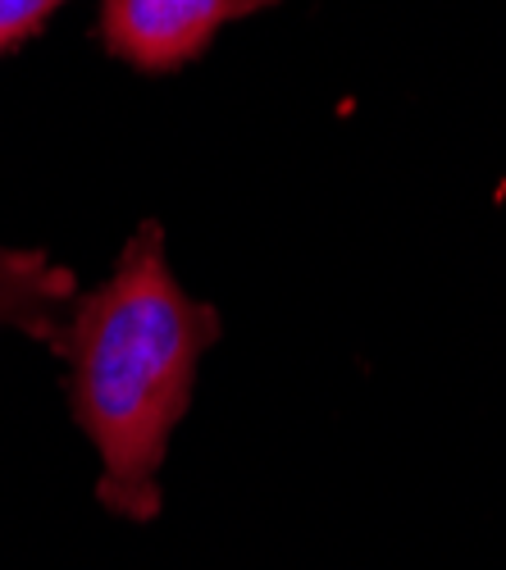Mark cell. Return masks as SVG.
<instances>
[{"mask_svg": "<svg viewBox=\"0 0 506 570\" xmlns=\"http://www.w3.org/2000/svg\"><path fill=\"white\" fill-rule=\"evenodd\" d=\"M215 338L219 311L182 293L156 224L137 228L115 274L73 302L60 343L69 406L101 456L97 493L115 515L160 511V465Z\"/></svg>", "mask_w": 506, "mask_h": 570, "instance_id": "obj_1", "label": "cell"}, {"mask_svg": "<svg viewBox=\"0 0 506 570\" xmlns=\"http://www.w3.org/2000/svg\"><path fill=\"white\" fill-rule=\"evenodd\" d=\"M274 0H106L101 6V41L132 69L165 73L197 60L210 37L247 19Z\"/></svg>", "mask_w": 506, "mask_h": 570, "instance_id": "obj_2", "label": "cell"}, {"mask_svg": "<svg viewBox=\"0 0 506 570\" xmlns=\"http://www.w3.org/2000/svg\"><path fill=\"white\" fill-rule=\"evenodd\" d=\"M73 311V274L41 252L0 247V328L60 347Z\"/></svg>", "mask_w": 506, "mask_h": 570, "instance_id": "obj_3", "label": "cell"}, {"mask_svg": "<svg viewBox=\"0 0 506 570\" xmlns=\"http://www.w3.org/2000/svg\"><path fill=\"white\" fill-rule=\"evenodd\" d=\"M60 6L65 0H0V56L28 41Z\"/></svg>", "mask_w": 506, "mask_h": 570, "instance_id": "obj_4", "label": "cell"}]
</instances>
